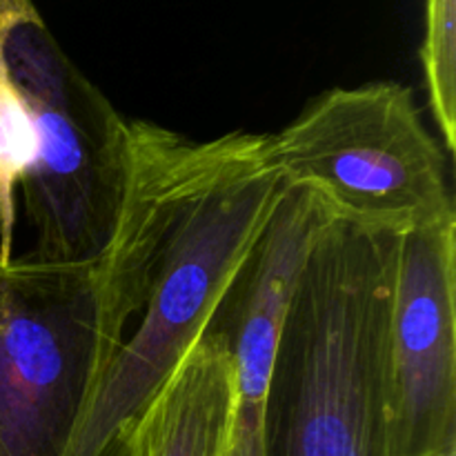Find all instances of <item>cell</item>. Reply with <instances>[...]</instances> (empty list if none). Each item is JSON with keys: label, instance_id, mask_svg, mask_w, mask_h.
<instances>
[{"label": "cell", "instance_id": "obj_5", "mask_svg": "<svg viewBox=\"0 0 456 456\" xmlns=\"http://www.w3.org/2000/svg\"><path fill=\"white\" fill-rule=\"evenodd\" d=\"M456 216L401 234L390 314V456H456Z\"/></svg>", "mask_w": 456, "mask_h": 456}, {"label": "cell", "instance_id": "obj_8", "mask_svg": "<svg viewBox=\"0 0 456 456\" xmlns=\"http://www.w3.org/2000/svg\"><path fill=\"white\" fill-rule=\"evenodd\" d=\"M40 141L34 116L0 53V263L13 258L16 190L38 159Z\"/></svg>", "mask_w": 456, "mask_h": 456}, {"label": "cell", "instance_id": "obj_6", "mask_svg": "<svg viewBox=\"0 0 456 456\" xmlns=\"http://www.w3.org/2000/svg\"><path fill=\"white\" fill-rule=\"evenodd\" d=\"M330 205L307 187H288L214 312L209 328L234 356V414L227 456H267V392L281 325L298 270L325 223Z\"/></svg>", "mask_w": 456, "mask_h": 456}, {"label": "cell", "instance_id": "obj_10", "mask_svg": "<svg viewBox=\"0 0 456 456\" xmlns=\"http://www.w3.org/2000/svg\"><path fill=\"white\" fill-rule=\"evenodd\" d=\"M4 3H7V0H0V9H3V4H4Z\"/></svg>", "mask_w": 456, "mask_h": 456}, {"label": "cell", "instance_id": "obj_3", "mask_svg": "<svg viewBox=\"0 0 456 456\" xmlns=\"http://www.w3.org/2000/svg\"><path fill=\"white\" fill-rule=\"evenodd\" d=\"M272 145L285 185L316 191L338 218L405 234L456 216L444 145L396 80L319 94Z\"/></svg>", "mask_w": 456, "mask_h": 456}, {"label": "cell", "instance_id": "obj_7", "mask_svg": "<svg viewBox=\"0 0 456 456\" xmlns=\"http://www.w3.org/2000/svg\"><path fill=\"white\" fill-rule=\"evenodd\" d=\"M234 414V356L208 328L138 426L129 456H227Z\"/></svg>", "mask_w": 456, "mask_h": 456}, {"label": "cell", "instance_id": "obj_4", "mask_svg": "<svg viewBox=\"0 0 456 456\" xmlns=\"http://www.w3.org/2000/svg\"><path fill=\"white\" fill-rule=\"evenodd\" d=\"M120 337L101 258L0 263V456H65Z\"/></svg>", "mask_w": 456, "mask_h": 456}, {"label": "cell", "instance_id": "obj_2", "mask_svg": "<svg viewBox=\"0 0 456 456\" xmlns=\"http://www.w3.org/2000/svg\"><path fill=\"white\" fill-rule=\"evenodd\" d=\"M0 53L25 96L40 151L22 181L40 263H87L105 254L127 183V120L74 65L34 0L0 9Z\"/></svg>", "mask_w": 456, "mask_h": 456}, {"label": "cell", "instance_id": "obj_9", "mask_svg": "<svg viewBox=\"0 0 456 456\" xmlns=\"http://www.w3.org/2000/svg\"><path fill=\"white\" fill-rule=\"evenodd\" d=\"M426 36L421 65L428 102L448 154L456 150V0H423Z\"/></svg>", "mask_w": 456, "mask_h": 456}, {"label": "cell", "instance_id": "obj_1", "mask_svg": "<svg viewBox=\"0 0 456 456\" xmlns=\"http://www.w3.org/2000/svg\"><path fill=\"white\" fill-rule=\"evenodd\" d=\"M285 190L272 134L190 141L127 120V183L111 240L136 276L138 310L65 456H129L147 410L209 328Z\"/></svg>", "mask_w": 456, "mask_h": 456}]
</instances>
